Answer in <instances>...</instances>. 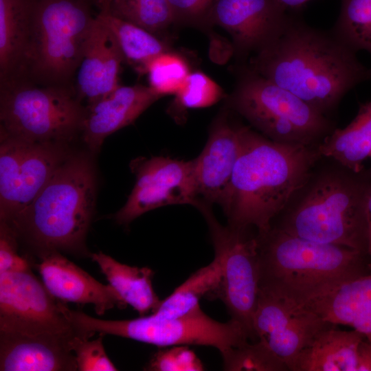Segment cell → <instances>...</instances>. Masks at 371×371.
Listing matches in <instances>:
<instances>
[{"instance_id":"4fadbf2b","label":"cell","mask_w":371,"mask_h":371,"mask_svg":"<svg viewBox=\"0 0 371 371\" xmlns=\"http://www.w3.org/2000/svg\"><path fill=\"white\" fill-rule=\"evenodd\" d=\"M130 166L136 181L126 203L114 215L118 224L127 225L144 213L166 205L188 204L197 209L201 206L193 159L138 158Z\"/></svg>"},{"instance_id":"8fae6325","label":"cell","mask_w":371,"mask_h":371,"mask_svg":"<svg viewBox=\"0 0 371 371\" xmlns=\"http://www.w3.org/2000/svg\"><path fill=\"white\" fill-rule=\"evenodd\" d=\"M68 143L34 142L0 131V221L10 223L71 153Z\"/></svg>"},{"instance_id":"ffe728a7","label":"cell","mask_w":371,"mask_h":371,"mask_svg":"<svg viewBox=\"0 0 371 371\" xmlns=\"http://www.w3.org/2000/svg\"><path fill=\"white\" fill-rule=\"evenodd\" d=\"M74 339L0 331V370L76 371Z\"/></svg>"},{"instance_id":"cb8c5ba5","label":"cell","mask_w":371,"mask_h":371,"mask_svg":"<svg viewBox=\"0 0 371 371\" xmlns=\"http://www.w3.org/2000/svg\"><path fill=\"white\" fill-rule=\"evenodd\" d=\"M91 258L98 264L109 284L139 316L156 311L161 300L153 286L154 271L151 269L121 263L102 251L91 254Z\"/></svg>"},{"instance_id":"d590c367","label":"cell","mask_w":371,"mask_h":371,"mask_svg":"<svg viewBox=\"0 0 371 371\" xmlns=\"http://www.w3.org/2000/svg\"><path fill=\"white\" fill-rule=\"evenodd\" d=\"M357 371H371V342L365 339L358 347Z\"/></svg>"},{"instance_id":"74e56055","label":"cell","mask_w":371,"mask_h":371,"mask_svg":"<svg viewBox=\"0 0 371 371\" xmlns=\"http://www.w3.org/2000/svg\"><path fill=\"white\" fill-rule=\"evenodd\" d=\"M367 221H368V256L370 258L369 267L371 269V192L369 195L367 203Z\"/></svg>"},{"instance_id":"6da1fadb","label":"cell","mask_w":371,"mask_h":371,"mask_svg":"<svg viewBox=\"0 0 371 371\" xmlns=\"http://www.w3.org/2000/svg\"><path fill=\"white\" fill-rule=\"evenodd\" d=\"M249 67L327 115L371 67L334 33L288 14L278 34L250 58Z\"/></svg>"},{"instance_id":"f546056e","label":"cell","mask_w":371,"mask_h":371,"mask_svg":"<svg viewBox=\"0 0 371 371\" xmlns=\"http://www.w3.org/2000/svg\"><path fill=\"white\" fill-rule=\"evenodd\" d=\"M188 62L180 54L168 50L155 57L148 64L149 87L161 97L176 94L190 73Z\"/></svg>"},{"instance_id":"2e32d148","label":"cell","mask_w":371,"mask_h":371,"mask_svg":"<svg viewBox=\"0 0 371 371\" xmlns=\"http://www.w3.org/2000/svg\"><path fill=\"white\" fill-rule=\"evenodd\" d=\"M240 126L232 125L226 115L214 122L209 137L194 161L197 194L207 204L223 206L240 149Z\"/></svg>"},{"instance_id":"d6986e66","label":"cell","mask_w":371,"mask_h":371,"mask_svg":"<svg viewBox=\"0 0 371 371\" xmlns=\"http://www.w3.org/2000/svg\"><path fill=\"white\" fill-rule=\"evenodd\" d=\"M124 62L113 34L96 14L76 76L75 89L80 100H86L88 104L117 89Z\"/></svg>"},{"instance_id":"836d02e7","label":"cell","mask_w":371,"mask_h":371,"mask_svg":"<svg viewBox=\"0 0 371 371\" xmlns=\"http://www.w3.org/2000/svg\"><path fill=\"white\" fill-rule=\"evenodd\" d=\"M93 340L83 337H76L72 350L79 371H115L117 368L107 356L103 344V335Z\"/></svg>"},{"instance_id":"7402d4cb","label":"cell","mask_w":371,"mask_h":371,"mask_svg":"<svg viewBox=\"0 0 371 371\" xmlns=\"http://www.w3.org/2000/svg\"><path fill=\"white\" fill-rule=\"evenodd\" d=\"M32 0H0V82L23 78Z\"/></svg>"},{"instance_id":"7c38bea8","label":"cell","mask_w":371,"mask_h":371,"mask_svg":"<svg viewBox=\"0 0 371 371\" xmlns=\"http://www.w3.org/2000/svg\"><path fill=\"white\" fill-rule=\"evenodd\" d=\"M31 266L0 272V331L46 335L74 340L81 334Z\"/></svg>"},{"instance_id":"30bf717a","label":"cell","mask_w":371,"mask_h":371,"mask_svg":"<svg viewBox=\"0 0 371 371\" xmlns=\"http://www.w3.org/2000/svg\"><path fill=\"white\" fill-rule=\"evenodd\" d=\"M199 210L207 223L215 254L223 262L221 279L212 299H220L231 319L241 324L251 339L256 341L253 317L260 291L257 236L250 235L249 229L221 225L212 214L210 205L206 203Z\"/></svg>"},{"instance_id":"9c48e42d","label":"cell","mask_w":371,"mask_h":371,"mask_svg":"<svg viewBox=\"0 0 371 371\" xmlns=\"http://www.w3.org/2000/svg\"><path fill=\"white\" fill-rule=\"evenodd\" d=\"M66 312L73 326L90 337L96 333L112 335L160 348L175 346H204L218 349L222 354L248 341L250 335L238 322L230 319L220 322L197 306L183 315L160 317L153 313L133 319L104 320L70 309Z\"/></svg>"},{"instance_id":"d4e9b609","label":"cell","mask_w":371,"mask_h":371,"mask_svg":"<svg viewBox=\"0 0 371 371\" xmlns=\"http://www.w3.org/2000/svg\"><path fill=\"white\" fill-rule=\"evenodd\" d=\"M317 148L322 157L333 159L355 172L362 170L371 151V100L361 104L351 122L333 130Z\"/></svg>"},{"instance_id":"1f68e13d","label":"cell","mask_w":371,"mask_h":371,"mask_svg":"<svg viewBox=\"0 0 371 371\" xmlns=\"http://www.w3.org/2000/svg\"><path fill=\"white\" fill-rule=\"evenodd\" d=\"M223 90L210 77L200 71L190 72L175 94L172 108L177 111L207 108L223 97Z\"/></svg>"},{"instance_id":"f1b7e54d","label":"cell","mask_w":371,"mask_h":371,"mask_svg":"<svg viewBox=\"0 0 371 371\" xmlns=\"http://www.w3.org/2000/svg\"><path fill=\"white\" fill-rule=\"evenodd\" d=\"M103 10L158 36L175 23L168 0H109Z\"/></svg>"},{"instance_id":"ac0fdd59","label":"cell","mask_w":371,"mask_h":371,"mask_svg":"<svg viewBox=\"0 0 371 371\" xmlns=\"http://www.w3.org/2000/svg\"><path fill=\"white\" fill-rule=\"evenodd\" d=\"M160 98L149 86L120 85L87 104L81 131L84 142L91 153H98L106 137L132 124Z\"/></svg>"},{"instance_id":"3957f363","label":"cell","mask_w":371,"mask_h":371,"mask_svg":"<svg viewBox=\"0 0 371 371\" xmlns=\"http://www.w3.org/2000/svg\"><path fill=\"white\" fill-rule=\"evenodd\" d=\"M95 194V171L91 158L71 153L31 203L10 223H3L38 261L56 252L91 258L86 237Z\"/></svg>"},{"instance_id":"ba28073f","label":"cell","mask_w":371,"mask_h":371,"mask_svg":"<svg viewBox=\"0 0 371 371\" xmlns=\"http://www.w3.org/2000/svg\"><path fill=\"white\" fill-rule=\"evenodd\" d=\"M228 103L262 135L277 142L314 146L333 131L326 115L249 67L240 74Z\"/></svg>"},{"instance_id":"ab89813d","label":"cell","mask_w":371,"mask_h":371,"mask_svg":"<svg viewBox=\"0 0 371 371\" xmlns=\"http://www.w3.org/2000/svg\"><path fill=\"white\" fill-rule=\"evenodd\" d=\"M369 157H370V158H371V151H370V156H369Z\"/></svg>"},{"instance_id":"52a82bcc","label":"cell","mask_w":371,"mask_h":371,"mask_svg":"<svg viewBox=\"0 0 371 371\" xmlns=\"http://www.w3.org/2000/svg\"><path fill=\"white\" fill-rule=\"evenodd\" d=\"M85 111L75 87L0 82L1 130L25 140L68 143L82 131Z\"/></svg>"},{"instance_id":"484cf974","label":"cell","mask_w":371,"mask_h":371,"mask_svg":"<svg viewBox=\"0 0 371 371\" xmlns=\"http://www.w3.org/2000/svg\"><path fill=\"white\" fill-rule=\"evenodd\" d=\"M97 16L113 34L124 62L139 74H146L148 64L155 57L170 50L160 36L114 16L106 10L98 11Z\"/></svg>"},{"instance_id":"8992f818","label":"cell","mask_w":371,"mask_h":371,"mask_svg":"<svg viewBox=\"0 0 371 371\" xmlns=\"http://www.w3.org/2000/svg\"><path fill=\"white\" fill-rule=\"evenodd\" d=\"M88 0H32V31L25 76L46 86L75 87L95 21Z\"/></svg>"},{"instance_id":"9a60e30c","label":"cell","mask_w":371,"mask_h":371,"mask_svg":"<svg viewBox=\"0 0 371 371\" xmlns=\"http://www.w3.org/2000/svg\"><path fill=\"white\" fill-rule=\"evenodd\" d=\"M288 14L276 0H216L205 25L225 30L238 57L254 54L283 27Z\"/></svg>"},{"instance_id":"277c9868","label":"cell","mask_w":371,"mask_h":371,"mask_svg":"<svg viewBox=\"0 0 371 371\" xmlns=\"http://www.w3.org/2000/svg\"><path fill=\"white\" fill-rule=\"evenodd\" d=\"M260 291L307 307L365 273L367 254L289 234L275 227L256 235Z\"/></svg>"},{"instance_id":"603a6c76","label":"cell","mask_w":371,"mask_h":371,"mask_svg":"<svg viewBox=\"0 0 371 371\" xmlns=\"http://www.w3.org/2000/svg\"><path fill=\"white\" fill-rule=\"evenodd\" d=\"M333 325L319 333L295 359L291 371H357V351L364 337Z\"/></svg>"},{"instance_id":"5bb4252c","label":"cell","mask_w":371,"mask_h":371,"mask_svg":"<svg viewBox=\"0 0 371 371\" xmlns=\"http://www.w3.org/2000/svg\"><path fill=\"white\" fill-rule=\"evenodd\" d=\"M333 325L306 307L259 291L253 317L256 341L265 343L289 370L300 352Z\"/></svg>"},{"instance_id":"e0dca14e","label":"cell","mask_w":371,"mask_h":371,"mask_svg":"<svg viewBox=\"0 0 371 371\" xmlns=\"http://www.w3.org/2000/svg\"><path fill=\"white\" fill-rule=\"evenodd\" d=\"M32 265L49 292L63 302L93 304L98 315L127 306L112 286L100 283L61 253L50 254Z\"/></svg>"},{"instance_id":"f35d334b","label":"cell","mask_w":371,"mask_h":371,"mask_svg":"<svg viewBox=\"0 0 371 371\" xmlns=\"http://www.w3.org/2000/svg\"><path fill=\"white\" fill-rule=\"evenodd\" d=\"M93 5L95 6L98 11L106 8L109 0H88Z\"/></svg>"},{"instance_id":"4dcf8cb0","label":"cell","mask_w":371,"mask_h":371,"mask_svg":"<svg viewBox=\"0 0 371 371\" xmlns=\"http://www.w3.org/2000/svg\"><path fill=\"white\" fill-rule=\"evenodd\" d=\"M225 370L288 371L289 368L265 343L248 341L222 354Z\"/></svg>"},{"instance_id":"8d00e7d4","label":"cell","mask_w":371,"mask_h":371,"mask_svg":"<svg viewBox=\"0 0 371 371\" xmlns=\"http://www.w3.org/2000/svg\"><path fill=\"white\" fill-rule=\"evenodd\" d=\"M286 11H297L311 0H276Z\"/></svg>"},{"instance_id":"7a4b0ae2","label":"cell","mask_w":371,"mask_h":371,"mask_svg":"<svg viewBox=\"0 0 371 371\" xmlns=\"http://www.w3.org/2000/svg\"><path fill=\"white\" fill-rule=\"evenodd\" d=\"M240 149L223 210L228 225L267 234L309 179L317 147L275 142L240 126Z\"/></svg>"},{"instance_id":"5b68a950","label":"cell","mask_w":371,"mask_h":371,"mask_svg":"<svg viewBox=\"0 0 371 371\" xmlns=\"http://www.w3.org/2000/svg\"><path fill=\"white\" fill-rule=\"evenodd\" d=\"M337 164L315 176L311 173L297 192V201L283 210L280 223L272 227L368 255L367 203L371 192V170L355 172Z\"/></svg>"},{"instance_id":"4316f807","label":"cell","mask_w":371,"mask_h":371,"mask_svg":"<svg viewBox=\"0 0 371 371\" xmlns=\"http://www.w3.org/2000/svg\"><path fill=\"white\" fill-rule=\"evenodd\" d=\"M223 272L221 258L215 254L208 265L193 273L166 298L153 313L164 317L183 315L199 305L203 297H210L217 289Z\"/></svg>"},{"instance_id":"e575fe53","label":"cell","mask_w":371,"mask_h":371,"mask_svg":"<svg viewBox=\"0 0 371 371\" xmlns=\"http://www.w3.org/2000/svg\"><path fill=\"white\" fill-rule=\"evenodd\" d=\"M216 0H168L175 23L205 25Z\"/></svg>"},{"instance_id":"83f0119b","label":"cell","mask_w":371,"mask_h":371,"mask_svg":"<svg viewBox=\"0 0 371 371\" xmlns=\"http://www.w3.org/2000/svg\"><path fill=\"white\" fill-rule=\"evenodd\" d=\"M331 31L350 49L371 55V0H341Z\"/></svg>"},{"instance_id":"d6a6232c","label":"cell","mask_w":371,"mask_h":371,"mask_svg":"<svg viewBox=\"0 0 371 371\" xmlns=\"http://www.w3.org/2000/svg\"><path fill=\"white\" fill-rule=\"evenodd\" d=\"M144 370L150 371H201L203 363L188 346H175L155 352Z\"/></svg>"},{"instance_id":"44dd1931","label":"cell","mask_w":371,"mask_h":371,"mask_svg":"<svg viewBox=\"0 0 371 371\" xmlns=\"http://www.w3.org/2000/svg\"><path fill=\"white\" fill-rule=\"evenodd\" d=\"M306 308L333 324L352 327L371 342V273L344 283Z\"/></svg>"}]
</instances>
